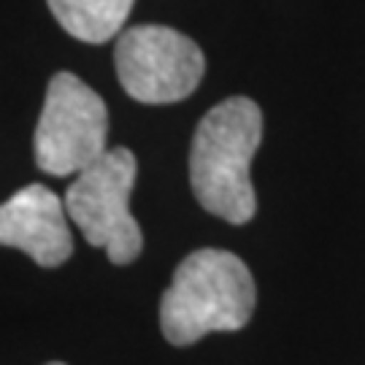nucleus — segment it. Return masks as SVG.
<instances>
[{"label":"nucleus","mask_w":365,"mask_h":365,"mask_svg":"<svg viewBox=\"0 0 365 365\" xmlns=\"http://www.w3.org/2000/svg\"><path fill=\"white\" fill-rule=\"evenodd\" d=\"M262 141V111L252 98H227L197 122L190 146V184L203 209L244 225L257 211L252 160Z\"/></svg>","instance_id":"1"},{"label":"nucleus","mask_w":365,"mask_h":365,"mask_svg":"<svg viewBox=\"0 0 365 365\" xmlns=\"http://www.w3.org/2000/svg\"><path fill=\"white\" fill-rule=\"evenodd\" d=\"M255 300V279L238 255L197 249L179 262L160 298V330L173 346H190L209 333H233L252 319Z\"/></svg>","instance_id":"2"},{"label":"nucleus","mask_w":365,"mask_h":365,"mask_svg":"<svg viewBox=\"0 0 365 365\" xmlns=\"http://www.w3.org/2000/svg\"><path fill=\"white\" fill-rule=\"evenodd\" d=\"M138 163L128 146L108 149L81 170L66 192V209L90 247L106 249L114 265L133 262L144 249L141 225L130 214Z\"/></svg>","instance_id":"3"},{"label":"nucleus","mask_w":365,"mask_h":365,"mask_svg":"<svg viewBox=\"0 0 365 365\" xmlns=\"http://www.w3.org/2000/svg\"><path fill=\"white\" fill-rule=\"evenodd\" d=\"M106 138L103 98L71 71L54 73L33 138L38 168L49 176H78L108 152Z\"/></svg>","instance_id":"4"},{"label":"nucleus","mask_w":365,"mask_h":365,"mask_svg":"<svg viewBox=\"0 0 365 365\" xmlns=\"http://www.w3.org/2000/svg\"><path fill=\"white\" fill-rule=\"evenodd\" d=\"M122 90L146 106L190 98L206 73V57L195 41L165 25L128 27L114 46Z\"/></svg>","instance_id":"5"},{"label":"nucleus","mask_w":365,"mask_h":365,"mask_svg":"<svg viewBox=\"0 0 365 365\" xmlns=\"http://www.w3.org/2000/svg\"><path fill=\"white\" fill-rule=\"evenodd\" d=\"M68 220L66 200L46 184H27L0 209V244L22 249L41 268H57L73 252Z\"/></svg>","instance_id":"6"},{"label":"nucleus","mask_w":365,"mask_h":365,"mask_svg":"<svg viewBox=\"0 0 365 365\" xmlns=\"http://www.w3.org/2000/svg\"><path fill=\"white\" fill-rule=\"evenodd\" d=\"M68 36L84 43L119 38L135 0H46Z\"/></svg>","instance_id":"7"},{"label":"nucleus","mask_w":365,"mask_h":365,"mask_svg":"<svg viewBox=\"0 0 365 365\" xmlns=\"http://www.w3.org/2000/svg\"><path fill=\"white\" fill-rule=\"evenodd\" d=\"M46 365H66V363H46Z\"/></svg>","instance_id":"8"}]
</instances>
